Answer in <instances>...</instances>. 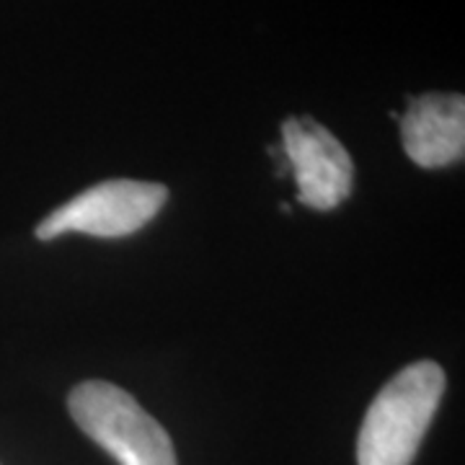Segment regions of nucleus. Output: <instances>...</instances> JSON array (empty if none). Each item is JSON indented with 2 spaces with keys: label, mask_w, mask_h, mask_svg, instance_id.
<instances>
[{
  "label": "nucleus",
  "mask_w": 465,
  "mask_h": 465,
  "mask_svg": "<svg viewBox=\"0 0 465 465\" xmlns=\"http://www.w3.org/2000/svg\"><path fill=\"white\" fill-rule=\"evenodd\" d=\"M432 360L406 365L381 388L357 437V465H411L445 393Z\"/></svg>",
  "instance_id": "1"
},
{
  "label": "nucleus",
  "mask_w": 465,
  "mask_h": 465,
  "mask_svg": "<svg viewBox=\"0 0 465 465\" xmlns=\"http://www.w3.org/2000/svg\"><path fill=\"white\" fill-rule=\"evenodd\" d=\"M73 421L119 465H179L168 432L130 396L106 381H85L67 396Z\"/></svg>",
  "instance_id": "2"
},
{
  "label": "nucleus",
  "mask_w": 465,
  "mask_h": 465,
  "mask_svg": "<svg viewBox=\"0 0 465 465\" xmlns=\"http://www.w3.org/2000/svg\"><path fill=\"white\" fill-rule=\"evenodd\" d=\"M166 202L168 189L163 183L109 179L52 210L36 225V238L52 241L63 232L124 238L145 228Z\"/></svg>",
  "instance_id": "3"
},
{
  "label": "nucleus",
  "mask_w": 465,
  "mask_h": 465,
  "mask_svg": "<svg viewBox=\"0 0 465 465\" xmlns=\"http://www.w3.org/2000/svg\"><path fill=\"white\" fill-rule=\"evenodd\" d=\"M282 148L302 204L323 213L349 200L354 163L331 130L313 116H290L282 124Z\"/></svg>",
  "instance_id": "4"
},
{
  "label": "nucleus",
  "mask_w": 465,
  "mask_h": 465,
  "mask_svg": "<svg viewBox=\"0 0 465 465\" xmlns=\"http://www.w3.org/2000/svg\"><path fill=\"white\" fill-rule=\"evenodd\" d=\"M406 155L421 168H442L465 155L463 94H424L399 116Z\"/></svg>",
  "instance_id": "5"
}]
</instances>
